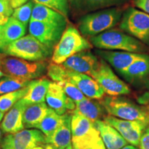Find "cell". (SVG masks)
I'll return each instance as SVG.
<instances>
[{"label":"cell","mask_w":149,"mask_h":149,"mask_svg":"<svg viewBox=\"0 0 149 149\" xmlns=\"http://www.w3.org/2000/svg\"><path fill=\"white\" fill-rule=\"evenodd\" d=\"M30 21H39L66 26L68 19L57 11L44 5L35 3Z\"/></svg>","instance_id":"cell-22"},{"label":"cell","mask_w":149,"mask_h":149,"mask_svg":"<svg viewBox=\"0 0 149 149\" xmlns=\"http://www.w3.org/2000/svg\"><path fill=\"white\" fill-rule=\"evenodd\" d=\"M3 53L31 61H44L53 55V49L44 45L31 35L18 39L2 50Z\"/></svg>","instance_id":"cell-5"},{"label":"cell","mask_w":149,"mask_h":149,"mask_svg":"<svg viewBox=\"0 0 149 149\" xmlns=\"http://www.w3.org/2000/svg\"><path fill=\"white\" fill-rule=\"evenodd\" d=\"M131 1L133 7L149 15V0H131Z\"/></svg>","instance_id":"cell-35"},{"label":"cell","mask_w":149,"mask_h":149,"mask_svg":"<svg viewBox=\"0 0 149 149\" xmlns=\"http://www.w3.org/2000/svg\"><path fill=\"white\" fill-rule=\"evenodd\" d=\"M95 128L94 123L74 110L71 115L72 141L86 137Z\"/></svg>","instance_id":"cell-24"},{"label":"cell","mask_w":149,"mask_h":149,"mask_svg":"<svg viewBox=\"0 0 149 149\" xmlns=\"http://www.w3.org/2000/svg\"><path fill=\"white\" fill-rule=\"evenodd\" d=\"M121 149H138V148L135 146H133V145H126V146H124Z\"/></svg>","instance_id":"cell-38"},{"label":"cell","mask_w":149,"mask_h":149,"mask_svg":"<svg viewBox=\"0 0 149 149\" xmlns=\"http://www.w3.org/2000/svg\"><path fill=\"white\" fill-rule=\"evenodd\" d=\"M93 46L100 50L120 51L145 54L149 48L138 40L122 31L110 29L96 36L90 37Z\"/></svg>","instance_id":"cell-2"},{"label":"cell","mask_w":149,"mask_h":149,"mask_svg":"<svg viewBox=\"0 0 149 149\" xmlns=\"http://www.w3.org/2000/svg\"><path fill=\"white\" fill-rule=\"evenodd\" d=\"M44 61H28L18 57L0 54V69L5 76L30 80L42 77L47 70Z\"/></svg>","instance_id":"cell-6"},{"label":"cell","mask_w":149,"mask_h":149,"mask_svg":"<svg viewBox=\"0 0 149 149\" xmlns=\"http://www.w3.org/2000/svg\"><path fill=\"white\" fill-rule=\"evenodd\" d=\"M67 81L75 85L86 97L102 100L104 91L100 84L88 74L71 71L66 68L64 81Z\"/></svg>","instance_id":"cell-13"},{"label":"cell","mask_w":149,"mask_h":149,"mask_svg":"<svg viewBox=\"0 0 149 149\" xmlns=\"http://www.w3.org/2000/svg\"><path fill=\"white\" fill-rule=\"evenodd\" d=\"M139 149H149V125L145 128L139 143Z\"/></svg>","instance_id":"cell-34"},{"label":"cell","mask_w":149,"mask_h":149,"mask_svg":"<svg viewBox=\"0 0 149 149\" xmlns=\"http://www.w3.org/2000/svg\"><path fill=\"white\" fill-rule=\"evenodd\" d=\"M50 83L51 81L45 77L31 80L27 86V92L22 100L27 104L44 102Z\"/></svg>","instance_id":"cell-21"},{"label":"cell","mask_w":149,"mask_h":149,"mask_svg":"<svg viewBox=\"0 0 149 149\" xmlns=\"http://www.w3.org/2000/svg\"><path fill=\"white\" fill-rule=\"evenodd\" d=\"M126 8L124 6L102 9L79 17L77 28L84 37L96 36L120 24Z\"/></svg>","instance_id":"cell-1"},{"label":"cell","mask_w":149,"mask_h":149,"mask_svg":"<svg viewBox=\"0 0 149 149\" xmlns=\"http://www.w3.org/2000/svg\"><path fill=\"white\" fill-rule=\"evenodd\" d=\"M119 29L138 40L149 48V15L133 6L126 8Z\"/></svg>","instance_id":"cell-7"},{"label":"cell","mask_w":149,"mask_h":149,"mask_svg":"<svg viewBox=\"0 0 149 149\" xmlns=\"http://www.w3.org/2000/svg\"><path fill=\"white\" fill-rule=\"evenodd\" d=\"M64 119V114H57L53 109H48L47 114L36 126V128L41 130L46 137H49L61 125Z\"/></svg>","instance_id":"cell-27"},{"label":"cell","mask_w":149,"mask_h":149,"mask_svg":"<svg viewBox=\"0 0 149 149\" xmlns=\"http://www.w3.org/2000/svg\"><path fill=\"white\" fill-rule=\"evenodd\" d=\"M99 63L100 59L90 51L86 50L70 57L61 65L71 71L88 74L91 77L97 68Z\"/></svg>","instance_id":"cell-14"},{"label":"cell","mask_w":149,"mask_h":149,"mask_svg":"<svg viewBox=\"0 0 149 149\" xmlns=\"http://www.w3.org/2000/svg\"><path fill=\"white\" fill-rule=\"evenodd\" d=\"M31 81L22 78L6 76L0 79V95L14 92L27 86Z\"/></svg>","instance_id":"cell-28"},{"label":"cell","mask_w":149,"mask_h":149,"mask_svg":"<svg viewBox=\"0 0 149 149\" xmlns=\"http://www.w3.org/2000/svg\"><path fill=\"white\" fill-rule=\"evenodd\" d=\"M46 136L40 130H22L8 134L1 142V149H31L45 144Z\"/></svg>","instance_id":"cell-9"},{"label":"cell","mask_w":149,"mask_h":149,"mask_svg":"<svg viewBox=\"0 0 149 149\" xmlns=\"http://www.w3.org/2000/svg\"><path fill=\"white\" fill-rule=\"evenodd\" d=\"M13 13V8L10 6L8 0H0V16L10 17Z\"/></svg>","instance_id":"cell-33"},{"label":"cell","mask_w":149,"mask_h":149,"mask_svg":"<svg viewBox=\"0 0 149 149\" xmlns=\"http://www.w3.org/2000/svg\"><path fill=\"white\" fill-rule=\"evenodd\" d=\"M31 149H46L44 148V147H43L42 146H35L32 148Z\"/></svg>","instance_id":"cell-39"},{"label":"cell","mask_w":149,"mask_h":149,"mask_svg":"<svg viewBox=\"0 0 149 149\" xmlns=\"http://www.w3.org/2000/svg\"><path fill=\"white\" fill-rule=\"evenodd\" d=\"M1 140H2V132L0 130V143L1 142Z\"/></svg>","instance_id":"cell-42"},{"label":"cell","mask_w":149,"mask_h":149,"mask_svg":"<svg viewBox=\"0 0 149 149\" xmlns=\"http://www.w3.org/2000/svg\"><path fill=\"white\" fill-rule=\"evenodd\" d=\"M8 1L13 8H17L25 4L26 3L29 1V0H8Z\"/></svg>","instance_id":"cell-37"},{"label":"cell","mask_w":149,"mask_h":149,"mask_svg":"<svg viewBox=\"0 0 149 149\" xmlns=\"http://www.w3.org/2000/svg\"><path fill=\"white\" fill-rule=\"evenodd\" d=\"M75 110L78 113L88 118L94 123L100 120L105 111L100 102L94 101L91 98L85 97L81 101L75 102Z\"/></svg>","instance_id":"cell-26"},{"label":"cell","mask_w":149,"mask_h":149,"mask_svg":"<svg viewBox=\"0 0 149 149\" xmlns=\"http://www.w3.org/2000/svg\"><path fill=\"white\" fill-rule=\"evenodd\" d=\"M130 0H68L69 15L79 19L85 15L113 7L124 6Z\"/></svg>","instance_id":"cell-10"},{"label":"cell","mask_w":149,"mask_h":149,"mask_svg":"<svg viewBox=\"0 0 149 149\" xmlns=\"http://www.w3.org/2000/svg\"><path fill=\"white\" fill-rule=\"evenodd\" d=\"M85 149H107L100 136L91 141L90 144Z\"/></svg>","instance_id":"cell-36"},{"label":"cell","mask_w":149,"mask_h":149,"mask_svg":"<svg viewBox=\"0 0 149 149\" xmlns=\"http://www.w3.org/2000/svg\"><path fill=\"white\" fill-rule=\"evenodd\" d=\"M71 115L64 114L61 125L49 137H46L45 144L41 146L46 149H66L71 145Z\"/></svg>","instance_id":"cell-16"},{"label":"cell","mask_w":149,"mask_h":149,"mask_svg":"<svg viewBox=\"0 0 149 149\" xmlns=\"http://www.w3.org/2000/svg\"><path fill=\"white\" fill-rule=\"evenodd\" d=\"M93 47L89 40H87L77 29L71 24H68L54 48L52 62L61 64L74 54L91 49Z\"/></svg>","instance_id":"cell-3"},{"label":"cell","mask_w":149,"mask_h":149,"mask_svg":"<svg viewBox=\"0 0 149 149\" xmlns=\"http://www.w3.org/2000/svg\"><path fill=\"white\" fill-rule=\"evenodd\" d=\"M104 121L115 128L128 143L135 146H139L141 134L148 126L144 123L122 120L111 115L104 117Z\"/></svg>","instance_id":"cell-12"},{"label":"cell","mask_w":149,"mask_h":149,"mask_svg":"<svg viewBox=\"0 0 149 149\" xmlns=\"http://www.w3.org/2000/svg\"><path fill=\"white\" fill-rule=\"evenodd\" d=\"M26 27L13 17L9 18L7 23L2 26L1 40V51L10 43L24 37Z\"/></svg>","instance_id":"cell-23"},{"label":"cell","mask_w":149,"mask_h":149,"mask_svg":"<svg viewBox=\"0 0 149 149\" xmlns=\"http://www.w3.org/2000/svg\"><path fill=\"white\" fill-rule=\"evenodd\" d=\"M95 53L100 58L113 67L119 73L126 69L134 61L144 55V54L141 53L100 49L97 50Z\"/></svg>","instance_id":"cell-15"},{"label":"cell","mask_w":149,"mask_h":149,"mask_svg":"<svg viewBox=\"0 0 149 149\" xmlns=\"http://www.w3.org/2000/svg\"><path fill=\"white\" fill-rule=\"evenodd\" d=\"M66 149H73V148H72V145H70V146H69L67 147V148H66Z\"/></svg>","instance_id":"cell-44"},{"label":"cell","mask_w":149,"mask_h":149,"mask_svg":"<svg viewBox=\"0 0 149 149\" xmlns=\"http://www.w3.org/2000/svg\"><path fill=\"white\" fill-rule=\"evenodd\" d=\"M100 100V103L109 115L149 125V109L147 108L118 96L105 97Z\"/></svg>","instance_id":"cell-4"},{"label":"cell","mask_w":149,"mask_h":149,"mask_svg":"<svg viewBox=\"0 0 149 149\" xmlns=\"http://www.w3.org/2000/svg\"><path fill=\"white\" fill-rule=\"evenodd\" d=\"M1 31H2V26H0V49H1Z\"/></svg>","instance_id":"cell-40"},{"label":"cell","mask_w":149,"mask_h":149,"mask_svg":"<svg viewBox=\"0 0 149 149\" xmlns=\"http://www.w3.org/2000/svg\"><path fill=\"white\" fill-rule=\"evenodd\" d=\"M26 106L27 104L21 99L9 110L0 126L3 133L12 134L24 130L23 114Z\"/></svg>","instance_id":"cell-17"},{"label":"cell","mask_w":149,"mask_h":149,"mask_svg":"<svg viewBox=\"0 0 149 149\" xmlns=\"http://www.w3.org/2000/svg\"><path fill=\"white\" fill-rule=\"evenodd\" d=\"M94 125L100 133L107 149H121L127 145L128 142L120 133L104 121L97 120Z\"/></svg>","instance_id":"cell-18"},{"label":"cell","mask_w":149,"mask_h":149,"mask_svg":"<svg viewBox=\"0 0 149 149\" xmlns=\"http://www.w3.org/2000/svg\"><path fill=\"white\" fill-rule=\"evenodd\" d=\"M28 87H24L19 90L0 95V111L2 113L8 112L11 108L25 96Z\"/></svg>","instance_id":"cell-29"},{"label":"cell","mask_w":149,"mask_h":149,"mask_svg":"<svg viewBox=\"0 0 149 149\" xmlns=\"http://www.w3.org/2000/svg\"><path fill=\"white\" fill-rule=\"evenodd\" d=\"M33 2L44 5L57 11L68 19L69 6L68 0H33Z\"/></svg>","instance_id":"cell-30"},{"label":"cell","mask_w":149,"mask_h":149,"mask_svg":"<svg viewBox=\"0 0 149 149\" xmlns=\"http://www.w3.org/2000/svg\"><path fill=\"white\" fill-rule=\"evenodd\" d=\"M49 108L44 102L27 104L23 114L24 127L35 128L47 114Z\"/></svg>","instance_id":"cell-25"},{"label":"cell","mask_w":149,"mask_h":149,"mask_svg":"<svg viewBox=\"0 0 149 149\" xmlns=\"http://www.w3.org/2000/svg\"><path fill=\"white\" fill-rule=\"evenodd\" d=\"M66 26L46 23L39 21H30L29 33L40 42L53 48L60 40Z\"/></svg>","instance_id":"cell-11"},{"label":"cell","mask_w":149,"mask_h":149,"mask_svg":"<svg viewBox=\"0 0 149 149\" xmlns=\"http://www.w3.org/2000/svg\"><path fill=\"white\" fill-rule=\"evenodd\" d=\"M33 6H34L33 1H28L22 6L15 8L13 13V17L26 27L29 22V19H31Z\"/></svg>","instance_id":"cell-31"},{"label":"cell","mask_w":149,"mask_h":149,"mask_svg":"<svg viewBox=\"0 0 149 149\" xmlns=\"http://www.w3.org/2000/svg\"><path fill=\"white\" fill-rule=\"evenodd\" d=\"M3 76H5V75H4V74L3 73V72L1 71V69H0V79H1V78Z\"/></svg>","instance_id":"cell-43"},{"label":"cell","mask_w":149,"mask_h":149,"mask_svg":"<svg viewBox=\"0 0 149 149\" xmlns=\"http://www.w3.org/2000/svg\"><path fill=\"white\" fill-rule=\"evenodd\" d=\"M130 83L138 82L149 77V55H144L120 73Z\"/></svg>","instance_id":"cell-19"},{"label":"cell","mask_w":149,"mask_h":149,"mask_svg":"<svg viewBox=\"0 0 149 149\" xmlns=\"http://www.w3.org/2000/svg\"><path fill=\"white\" fill-rule=\"evenodd\" d=\"M91 77L100 84L104 93L110 96H120L130 93L128 86L117 77L109 64L101 58L97 68Z\"/></svg>","instance_id":"cell-8"},{"label":"cell","mask_w":149,"mask_h":149,"mask_svg":"<svg viewBox=\"0 0 149 149\" xmlns=\"http://www.w3.org/2000/svg\"><path fill=\"white\" fill-rule=\"evenodd\" d=\"M67 95L62 86L57 82L51 81L46 95V101L50 109L57 114L62 115L66 113Z\"/></svg>","instance_id":"cell-20"},{"label":"cell","mask_w":149,"mask_h":149,"mask_svg":"<svg viewBox=\"0 0 149 149\" xmlns=\"http://www.w3.org/2000/svg\"><path fill=\"white\" fill-rule=\"evenodd\" d=\"M3 117V113H2L1 111H0V123H1V120H2Z\"/></svg>","instance_id":"cell-41"},{"label":"cell","mask_w":149,"mask_h":149,"mask_svg":"<svg viewBox=\"0 0 149 149\" xmlns=\"http://www.w3.org/2000/svg\"><path fill=\"white\" fill-rule=\"evenodd\" d=\"M57 83L59 84L62 86L65 94L68 97L73 100L74 102L81 101L86 97L75 85L69 82V81H65Z\"/></svg>","instance_id":"cell-32"},{"label":"cell","mask_w":149,"mask_h":149,"mask_svg":"<svg viewBox=\"0 0 149 149\" xmlns=\"http://www.w3.org/2000/svg\"><path fill=\"white\" fill-rule=\"evenodd\" d=\"M72 148H73V147H72ZM73 149H77V148H73Z\"/></svg>","instance_id":"cell-45"}]
</instances>
